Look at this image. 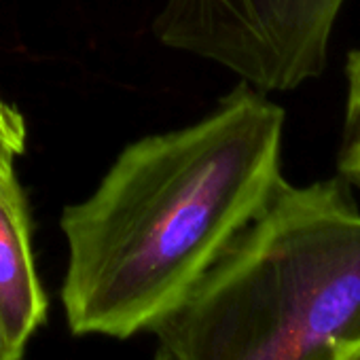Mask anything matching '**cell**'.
<instances>
[{"label": "cell", "instance_id": "9c48e42d", "mask_svg": "<svg viewBox=\"0 0 360 360\" xmlns=\"http://www.w3.org/2000/svg\"><path fill=\"white\" fill-rule=\"evenodd\" d=\"M343 180H347V183H352V185H356V187H360V167L356 169V172H352L347 178H343Z\"/></svg>", "mask_w": 360, "mask_h": 360}, {"label": "cell", "instance_id": "30bf717a", "mask_svg": "<svg viewBox=\"0 0 360 360\" xmlns=\"http://www.w3.org/2000/svg\"><path fill=\"white\" fill-rule=\"evenodd\" d=\"M153 360H165V358H163V354H159V352H155V356H153Z\"/></svg>", "mask_w": 360, "mask_h": 360}, {"label": "cell", "instance_id": "277c9868", "mask_svg": "<svg viewBox=\"0 0 360 360\" xmlns=\"http://www.w3.org/2000/svg\"><path fill=\"white\" fill-rule=\"evenodd\" d=\"M30 231L28 202L18 178L0 180V324L20 354L47 318Z\"/></svg>", "mask_w": 360, "mask_h": 360}, {"label": "cell", "instance_id": "ba28073f", "mask_svg": "<svg viewBox=\"0 0 360 360\" xmlns=\"http://www.w3.org/2000/svg\"><path fill=\"white\" fill-rule=\"evenodd\" d=\"M337 360H360V339H356L354 343H349Z\"/></svg>", "mask_w": 360, "mask_h": 360}, {"label": "cell", "instance_id": "7a4b0ae2", "mask_svg": "<svg viewBox=\"0 0 360 360\" xmlns=\"http://www.w3.org/2000/svg\"><path fill=\"white\" fill-rule=\"evenodd\" d=\"M150 333L165 360H337L360 339V210L347 180H282Z\"/></svg>", "mask_w": 360, "mask_h": 360}, {"label": "cell", "instance_id": "3957f363", "mask_svg": "<svg viewBox=\"0 0 360 360\" xmlns=\"http://www.w3.org/2000/svg\"><path fill=\"white\" fill-rule=\"evenodd\" d=\"M345 0H167L155 37L246 85L290 91L322 75Z\"/></svg>", "mask_w": 360, "mask_h": 360}, {"label": "cell", "instance_id": "5b68a950", "mask_svg": "<svg viewBox=\"0 0 360 360\" xmlns=\"http://www.w3.org/2000/svg\"><path fill=\"white\" fill-rule=\"evenodd\" d=\"M345 112L341 146L337 157V169L341 178H347L360 167V49L349 51L345 62Z\"/></svg>", "mask_w": 360, "mask_h": 360}, {"label": "cell", "instance_id": "52a82bcc", "mask_svg": "<svg viewBox=\"0 0 360 360\" xmlns=\"http://www.w3.org/2000/svg\"><path fill=\"white\" fill-rule=\"evenodd\" d=\"M0 360H24V354H20L7 339L3 324H0Z\"/></svg>", "mask_w": 360, "mask_h": 360}, {"label": "cell", "instance_id": "6da1fadb", "mask_svg": "<svg viewBox=\"0 0 360 360\" xmlns=\"http://www.w3.org/2000/svg\"><path fill=\"white\" fill-rule=\"evenodd\" d=\"M282 136L284 110L242 83L202 121L125 146L60 219L70 330L127 339L174 311L280 187Z\"/></svg>", "mask_w": 360, "mask_h": 360}, {"label": "cell", "instance_id": "8992f818", "mask_svg": "<svg viewBox=\"0 0 360 360\" xmlns=\"http://www.w3.org/2000/svg\"><path fill=\"white\" fill-rule=\"evenodd\" d=\"M24 115L0 98V180L15 176V159L26 150Z\"/></svg>", "mask_w": 360, "mask_h": 360}]
</instances>
